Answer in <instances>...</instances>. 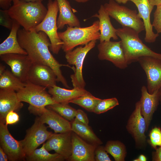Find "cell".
I'll use <instances>...</instances> for the list:
<instances>
[{"label":"cell","mask_w":161,"mask_h":161,"mask_svg":"<svg viewBox=\"0 0 161 161\" xmlns=\"http://www.w3.org/2000/svg\"><path fill=\"white\" fill-rule=\"evenodd\" d=\"M20 25L14 20L12 27L8 37L0 44V55L8 53L27 55L26 52L20 46L17 38Z\"/></svg>","instance_id":"obj_24"},{"label":"cell","mask_w":161,"mask_h":161,"mask_svg":"<svg viewBox=\"0 0 161 161\" xmlns=\"http://www.w3.org/2000/svg\"><path fill=\"white\" fill-rule=\"evenodd\" d=\"M141 96L139 100L141 113L143 117L146 124V132L148 129L154 113L159 104L158 90L152 94H150L145 86L141 88Z\"/></svg>","instance_id":"obj_19"},{"label":"cell","mask_w":161,"mask_h":161,"mask_svg":"<svg viewBox=\"0 0 161 161\" xmlns=\"http://www.w3.org/2000/svg\"><path fill=\"white\" fill-rule=\"evenodd\" d=\"M104 146L98 145L95 151V159L96 161H111Z\"/></svg>","instance_id":"obj_35"},{"label":"cell","mask_w":161,"mask_h":161,"mask_svg":"<svg viewBox=\"0 0 161 161\" xmlns=\"http://www.w3.org/2000/svg\"><path fill=\"white\" fill-rule=\"evenodd\" d=\"M154 20L152 24L153 27L159 34L161 33V5L157 6L154 14Z\"/></svg>","instance_id":"obj_36"},{"label":"cell","mask_w":161,"mask_h":161,"mask_svg":"<svg viewBox=\"0 0 161 161\" xmlns=\"http://www.w3.org/2000/svg\"><path fill=\"white\" fill-rule=\"evenodd\" d=\"M25 84V83L21 81L7 69H5L0 75V89L17 92L23 88Z\"/></svg>","instance_id":"obj_27"},{"label":"cell","mask_w":161,"mask_h":161,"mask_svg":"<svg viewBox=\"0 0 161 161\" xmlns=\"http://www.w3.org/2000/svg\"><path fill=\"white\" fill-rule=\"evenodd\" d=\"M158 91L159 96V101L161 106V87L159 89Z\"/></svg>","instance_id":"obj_48"},{"label":"cell","mask_w":161,"mask_h":161,"mask_svg":"<svg viewBox=\"0 0 161 161\" xmlns=\"http://www.w3.org/2000/svg\"><path fill=\"white\" fill-rule=\"evenodd\" d=\"M119 104L118 101L115 97L101 99L95 106L93 112L97 114L105 113Z\"/></svg>","instance_id":"obj_32"},{"label":"cell","mask_w":161,"mask_h":161,"mask_svg":"<svg viewBox=\"0 0 161 161\" xmlns=\"http://www.w3.org/2000/svg\"><path fill=\"white\" fill-rule=\"evenodd\" d=\"M11 18L23 28L31 30L40 24L46 16L47 9L42 2L19 1L8 10Z\"/></svg>","instance_id":"obj_2"},{"label":"cell","mask_w":161,"mask_h":161,"mask_svg":"<svg viewBox=\"0 0 161 161\" xmlns=\"http://www.w3.org/2000/svg\"><path fill=\"white\" fill-rule=\"evenodd\" d=\"M5 67L4 66L0 64V75H1L5 70Z\"/></svg>","instance_id":"obj_46"},{"label":"cell","mask_w":161,"mask_h":161,"mask_svg":"<svg viewBox=\"0 0 161 161\" xmlns=\"http://www.w3.org/2000/svg\"><path fill=\"white\" fill-rule=\"evenodd\" d=\"M72 149L70 161H95V151L98 145L89 143L72 131Z\"/></svg>","instance_id":"obj_18"},{"label":"cell","mask_w":161,"mask_h":161,"mask_svg":"<svg viewBox=\"0 0 161 161\" xmlns=\"http://www.w3.org/2000/svg\"><path fill=\"white\" fill-rule=\"evenodd\" d=\"M76 2L79 3H84L90 0H74Z\"/></svg>","instance_id":"obj_47"},{"label":"cell","mask_w":161,"mask_h":161,"mask_svg":"<svg viewBox=\"0 0 161 161\" xmlns=\"http://www.w3.org/2000/svg\"><path fill=\"white\" fill-rule=\"evenodd\" d=\"M138 61L146 75L148 91L152 94L161 87V60L144 56L139 58Z\"/></svg>","instance_id":"obj_12"},{"label":"cell","mask_w":161,"mask_h":161,"mask_svg":"<svg viewBox=\"0 0 161 161\" xmlns=\"http://www.w3.org/2000/svg\"><path fill=\"white\" fill-rule=\"evenodd\" d=\"M116 34L120 39L126 62L128 65L138 61L140 57L151 56L161 60V54L157 53L144 44L140 38L139 33L126 27L117 29Z\"/></svg>","instance_id":"obj_3"},{"label":"cell","mask_w":161,"mask_h":161,"mask_svg":"<svg viewBox=\"0 0 161 161\" xmlns=\"http://www.w3.org/2000/svg\"><path fill=\"white\" fill-rule=\"evenodd\" d=\"M59 15L57 19L58 29H63L65 25L70 27H80V22L72 11L69 2L67 0H56Z\"/></svg>","instance_id":"obj_23"},{"label":"cell","mask_w":161,"mask_h":161,"mask_svg":"<svg viewBox=\"0 0 161 161\" xmlns=\"http://www.w3.org/2000/svg\"><path fill=\"white\" fill-rule=\"evenodd\" d=\"M68 120L72 121L75 117L76 110L69 105L68 103H56L47 106Z\"/></svg>","instance_id":"obj_31"},{"label":"cell","mask_w":161,"mask_h":161,"mask_svg":"<svg viewBox=\"0 0 161 161\" xmlns=\"http://www.w3.org/2000/svg\"><path fill=\"white\" fill-rule=\"evenodd\" d=\"M15 92L0 89V122L5 123L6 116L9 112H18L23 107V103L18 100Z\"/></svg>","instance_id":"obj_21"},{"label":"cell","mask_w":161,"mask_h":161,"mask_svg":"<svg viewBox=\"0 0 161 161\" xmlns=\"http://www.w3.org/2000/svg\"><path fill=\"white\" fill-rule=\"evenodd\" d=\"M12 0H0V7L1 9L8 10L11 7Z\"/></svg>","instance_id":"obj_40"},{"label":"cell","mask_w":161,"mask_h":161,"mask_svg":"<svg viewBox=\"0 0 161 161\" xmlns=\"http://www.w3.org/2000/svg\"><path fill=\"white\" fill-rule=\"evenodd\" d=\"M152 160L161 161V147L157 148L152 153Z\"/></svg>","instance_id":"obj_39"},{"label":"cell","mask_w":161,"mask_h":161,"mask_svg":"<svg viewBox=\"0 0 161 161\" xmlns=\"http://www.w3.org/2000/svg\"><path fill=\"white\" fill-rule=\"evenodd\" d=\"M17 38L20 45L26 52L32 63L49 66L55 73L57 81L61 82L65 87L69 88L61 67L65 66L72 69L73 67L60 63L53 57L49 51L50 40L45 32H37L34 29L28 31L23 28L19 29Z\"/></svg>","instance_id":"obj_1"},{"label":"cell","mask_w":161,"mask_h":161,"mask_svg":"<svg viewBox=\"0 0 161 161\" xmlns=\"http://www.w3.org/2000/svg\"><path fill=\"white\" fill-rule=\"evenodd\" d=\"M105 149L110 154L115 161H124L126 156V149L124 144L118 140H109L107 142Z\"/></svg>","instance_id":"obj_29"},{"label":"cell","mask_w":161,"mask_h":161,"mask_svg":"<svg viewBox=\"0 0 161 161\" xmlns=\"http://www.w3.org/2000/svg\"><path fill=\"white\" fill-rule=\"evenodd\" d=\"M148 142L152 147L156 149L157 146L161 147V129L159 127H155L150 131Z\"/></svg>","instance_id":"obj_33"},{"label":"cell","mask_w":161,"mask_h":161,"mask_svg":"<svg viewBox=\"0 0 161 161\" xmlns=\"http://www.w3.org/2000/svg\"><path fill=\"white\" fill-rule=\"evenodd\" d=\"M98 57L101 60L109 61L120 69L126 68V62L120 41H113L110 40L100 42L97 45Z\"/></svg>","instance_id":"obj_11"},{"label":"cell","mask_w":161,"mask_h":161,"mask_svg":"<svg viewBox=\"0 0 161 161\" xmlns=\"http://www.w3.org/2000/svg\"><path fill=\"white\" fill-rule=\"evenodd\" d=\"M48 89V92L56 103H69L71 100L82 95L89 92L85 89L73 87L69 89L56 85Z\"/></svg>","instance_id":"obj_25"},{"label":"cell","mask_w":161,"mask_h":161,"mask_svg":"<svg viewBox=\"0 0 161 161\" xmlns=\"http://www.w3.org/2000/svg\"><path fill=\"white\" fill-rule=\"evenodd\" d=\"M19 120L18 114L14 111H11L7 115L5 119V124L13 125L18 122Z\"/></svg>","instance_id":"obj_37"},{"label":"cell","mask_w":161,"mask_h":161,"mask_svg":"<svg viewBox=\"0 0 161 161\" xmlns=\"http://www.w3.org/2000/svg\"><path fill=\"white\" fill-rule=\"evenodd\" d=\"M47 13L42 21L34 28L37 32L41 31L48 36L51 43L50 49L55 54H58L63 44L58 35L57 16L58 8L56 0H49Z\"/></svg>","instance_id":"obj_5"},{"label":"cell","mask_w":161,"mask_h":161,"mask_svg":"<svg viewBox=\"0 0 161 161\" xmlns=\"http://www.w3.org/2000/svg\"><path fill=\"white\" fill-rule=\"evenodd\" d=\"M8 157L2 148L0 147V161H7Z\"/></svg>","instance_id":"obj_41"},{"label":"cell","mask_w":161,"mask_h":161,"mask_svg":"<svg viewBox=\"0 0 161 161\" xmlns=\"http://www.w3.org/2000/svg\"><path fill=\"white\" fill-rule=\"evenodd\" d=\"M43 143L40 148L36 149L30 154L26 157L25 160L28 161H62L65 159L60 154L56 153H49Z\"/></svg>","instance_id":"obj_28"},{"label":"cell","mask_w":161,"mask_h":161,"mask_svg":"<svg viewBox=\"0 0 161 161\" xmlns=\"http://www.w3.org/2000/svg\"><path fill=\"white\" fill-rule=\"evenodd\" d=\"M150 3L154 6L161 5V0H149Z\"/></svg>","instance_id":"obj_42"},{"label":"cell","mask_w":161,"mask_h":161,"mask_svg":"<svg viewBox=\"0 0 161 161\" xmlns=\"http://www.w3.org/2000/svg\"><path fill=\"white\" fill-rule=\"evenodd\" d=\"M126 128L134 139L137 148H141L145 147L146 124L141 113L139 101L135 104V109L129 119Z\"/></svg>","instance_id":"obj_14"},{"label":"cell","mask_w":161,"mask_h":161,"mask_svg":"<svg viewBox=\"0 0 161 161\" xmlns=\"http://www.w3.org/2000/svg\"><path fill=\"white\" fill-rule=\"evenodd\" d=\"M14 20L9 14L8 10H0V25L9 30L12 27Z\"/></svg>","instance_id":"obj_34"},{"label":"cell","mask_w":161,"mask_h":161,"mask_svg":"<svg viewBox=\"0 0 161 161\" xmlns=\"http://www.w3.org/2000/svg\"><path fill=\"white\" fill-rule=\"evenodd\" d=\"M109 16L103 5L100 6L98 14H95L92 16L97 17L99 19L100 42L110 41L111 38L114 40L118 39L116 34L117 29L112 25Z\"/></svg>","instance_id":"obj_22"},{"label":"cell","mask_w":161,"mask_h":161,"mask_svg":"<svg viewBox=\"0 0 161 161\" xmlns=\"http://www.w3.org/2000/svg\"><path fill=\"white\" fill-rule=\"evenodd\" d=\"M101 99L96 97L89 92L74 98L69 102L78 105L90 112H93L94 109Z\"/></svg>","instance_id":"obj_30"},{"label":"cell","mask_w":161,"mask_h":161,"mask_svg":"<svg viewBox=\"0 0 161 161\" xmlns=\"http://www.w3.org/2000/svg\"><path fill=\"white\" fill-rule=\"evenodd\" d=\"M28 109L30 113L38 115L40 121L44 124L48 125L55 133L72 131L70 122L51 109L45 107L35 108L30 106Z\"/></svg>","instance_id":"obj_10"},{"label":"cell","mask_w":161,"mask_h":161,"mask_svg":"<svg viewBox=\"0 0 161 161\" xmlns=\"http://www.w3.org/2000/svg\"><path fill=\"white\" fill-rule=\"evenodd\" d=\"M103 6L109 16L122 27L131 28L139 33L145 30L143 22L136 10L121 5L114 0H109Z\"/></svg>","instance_id":"obj_6"},{"label":"cell","mask_w":161,"mask_h":161,"mask_svg":"<svg viewBox=\"0 0 161 161\" xmlns=\"http://www.w3.org/2000/svg\"><path fill=\"white\" fill-rule=\"evenodd\" d=\"M130 1L136 6L138 10V15L143 20L145 31V41L148 43L154 42L159 34L155 33L153 31V27L151 21V14L154 6L150 3L149 0H130Z\"/></svg>","instance_id":"obj_20"},{"label":"cell","mask_w":161,"mask_h":161,"mask_svg":"<svg viewBox=\"0 0 161 161\" xmlns=\"http://www.w3.org/2000/svg\"><path fill=\"white\" fill-rule=\"evenodd\" d=\"M146 157L143 154L140 155L137 158L133 160L134 161H146Z\"/></svg>","instance_id":"obj_43"},{"label":"cell","mask_w":161,"mask_h":161,"mask_svg":"<svg viewBox=\"0 0 161 161\" xmlns=\"http://www.w3.org/2000/svg\"><path fill=\"white\" fill-rule=\"evenodd\" d=\"M71 130L86 142L99 145L103 144L92 128L88 125L83 124L75 118L71 123Z\"/></svg>","instance_id":"obj_26"},{"label":"cell","mask_w":161,"mask_h":161,"mask_svg":"<svg viewBox=\"0 0 161 161\" xmlns=\"http://www.w3.org/2000/svg\"><path fill=\"white\" fill-rule=\"evenodd\" d=\"M43 0H12L13 3L19 1H24L30 2H42Z\"/></svg>","instance_id":"obj_44"},{"label":"cell","mask_w":161,"mask_h":161,"mask_svg":"<svg viewBox=\"0 0 161 161\" xmlns=\"http://www.w3.org/2000/svg\"><path fill=\"white\" fill-rule=\"evenodd\" d=\"M44 124L37 117L32 126L27 130L25 138L21 140L26 157L30 154L53 134L47 130Z\"/></svg>","instance_id":"obj_9"},{"label":"cell","mask_w":161,"mask_h":161,"mask_svg":"<svg viewBox=\"0 0 161 161\" xmlns=\"http://www.w3.org/2000/svg\"><path fill=\"white\" fill-rule=\"evenodd\" d=\"M72 131L53 133L45 143V148L48 151L54 150L68 160L72 153Z\"/></svg>","instance_id":"obj_17"},{"label":"cell","mask_w":161,"mask_h":161,"mask_svg":"<svg viewBox=\"0 0 161 161\" xmlns=\"http://www.w3.org/2000/svg\"><path fill=\"white\" fill-rule=\"evenodd\" d=\"M25 86L16 92L18 100L37 108L45 107L56 103L47 92L46 88L27 81Z\"/></svg>","instance_id":"obj_8"},{"label":"cell","mask_w":161,"mask_h":161,"mask_svg":"<svg viewBox=\"0 0 161 161\" xmlns=\"http://www.w3.org/2000/svg\"><path fill=\"white\" fill-rule=\"evenodd\" d=\"M58 36L62 41V49L65 52L72 50L79 45H83L93 41L99 40L100 33L99 21H94L90 26L81 27L67 26L66 30L58 32Z\"/></svg>","instance_id":"obj_4"},{"label":"cell","mask_w":161,"mask_h":161,"mask_svg":"<svg viewBox=\"0 0 161 161\" xmlns=\"http://www.w3.org/2000/svg\"><path fill=\"white\" fill-rule=\"evenodd\" d=\"M27 81L48 88L56 85L57 81L55 73L49 66L32 63L28 73Z\"/></svg>","instance_id":"obj_16"},{"label":"cell","mask_w":161,"mask_h":161,"mask_svg":"<svg viewBox=\"0 0 161 161\" xmlns=\"http://www.w3.org/2000/svg\"><path fill=\"white\" fill-rule=\"evenodd\" d=\"M80 122L86 125H88L89 120L86 114L80 109L77 110L75 118Z\"/></svg>","instance_id":"obj_38"},{"label":"cell","mask_w":161,"mask_h":161,"mask_svg":"<svg viewBox=\"0 0 161 161\" xmlns=\"http://www.w3.org/2000/svg\"><path fill=\"white\" fill-rule=\"evenodd\" d=\"M96 41H92L83 47H77L65 52V57L69 64L74 65V73L70 76L73 87L85 89L86 83L83 75L82 69L85 58L89 52L94 48Z\"/></svg>","instance_id":"obj_7"},{"label":"cell","mask_w":161,"mask_h":161,"mask_svg":"<svg viewBox=\"0 0 161 161\" xmlns=\"http://www.w3.org/2000/svg\"><path fill=\"white\" fill-rule=\"evenodd\" d=\"M1 59L9 65L11 72L21 81L26 83L32 63L27 55L8 53L0 55Z\"/></svg>","instance_id":"obj_15"},{"label":"cell","mask_w":161,"mask_h":161,"mask_svg":"<svg viewBox=\"0 0 161 161\" xmlns=\"http://www.w3.org/2000/svg\"><path fill=\"white\" fill-rule=\"evenodd\" d=\"M115 1L119 4H126L129 1H130V0H114Z\"/></svg>","instance_id":"obj_45"},{"label":"cell","mask_w":161,"mask_h":161,"mask_svg":"<svg viewBox=\"0 0 161 161\" xmlns=\"http://www.w3.org/2000/svg\"><path fill=\"white\" fill-rule=\"evenodd\" d=\"M5 123L0 122V147L7 154L8 160L18 161L25 160L21 140L14 139L10 133Z\"/></svg>","instance_id":"obj_13"}]
</instances>
